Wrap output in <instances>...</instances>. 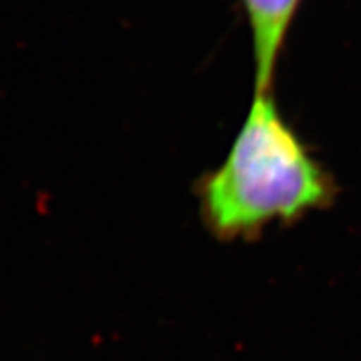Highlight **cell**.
<instances>
[{"label": "cell", "instance_id": "7a4b0ae2", "mask_svg": "<svg viewBox=\"0 0 361 361\" xmlns=\"http://www.w3.org/2000/svg\"><path fill=\"white\" fill-rule=\"evenodd\" d=\"M300 0H243L250 20L256 94L271 92L274 69Z\"/></svg>", "mask_w": 361, "mask_h": 361}, {"label": "cell", "instance_id": "6da1fadb", "mask_svg": "<svg viewBox=\"0 0 361 361\" xmlns=\"http://www.w3.org/2000/svg\"><path fill=\"white\" fill-rule=\"evenodd\" d=\"M197 196L206 228L234 241L323 206L329 183L268 92L256 94L228 157L202 176Z\"/></svg>", "mask_w": 361, "mask_h": 361}]
</instances>
